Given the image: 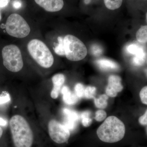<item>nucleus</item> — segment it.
I'll list each match as a JSON object with an SVG mask.
<instances>
[{
  "label": "nucleus",
  "mask_w": 147,
  "mask_h": 147,
  "mask_svg": "<svg viewBox=\"0 0 147 147\" xmlns=\"http://www.w3.org/2000/svg\"><path fill=\"white\" fill-rule=\"evenodd\" d=\"M85 88L84 85L80 83L76 84L74 87L75 94L79 98L84 97V90Z\"/></svg>",
  "instance_id": "nucleus-22"
},
{
  "label": "nucleus",
  "mask_w": 147,
  "mask_h": 147,
  "mask_svg": "<svg viewBox=\"0 0 147 147\" xmlns=\"http://www.w3.org/2000/svg\"><path fill=\"white\" fill-rule=\"evenodd\" d=\"M91 0H85L84 1V2L86 4H88L90 2Z\"/></svg>",
  "instance_id": "nucleus-32"
},
{
  "label": "nucleus",
  "mask_w": 147,
  "mask_h": 147,
  "mask_svg": "<svg viewBox=\"0 0 147 147\" xmlns=\"http://www.w3.org/2000/svg\"><path fill=\"white\" fill-rule=\"evenodd\" d=\"M37 4L49 12H56L63 7V0H34Z\"/></svg>",
  "instance_id": "nucleus-9"
},
{
  "label": "nucleus",
  "mask_w": 147,
  "mask_h": 147,
  "mask_svg": "<svg viewBox=\"0 0 147 147\" xmlns=\"http://www.w3.org/2000/svg\"><path fill=\"white\" fill-rule=\"evenodd\" d=\"M108 99V97L107 95H101L98 98H94L95 105L98 108L104 109L108 105L107 100Z\"/></svg>",
  "instance_id": "nucleus-16"
},
{
  "label": "nucleus",
  "mask_w": 147,
  "mask_h": 147,
  "mask_svg": "<svg viewBox=\"0 0 147 147\" xmlns=\"http://www.w3.org/2000/svg\"><path fill=\"white\" fill-rule=\"evenodd\" d=\"M96 88L94 87L88 86L85 88L84 97L88 99L94 98L96 93Z\"/></svg>",
  "instance_id": "nucleus-20"
},
{
  "label": "nucleus",
  "mask_w": 147,
  "mask_h": 147,
  "mask_svg": "<svg viewBox=\"0 0 147 147\" xmlns=\"http://www.w3.org/2000/svg\"><path fill=\"white\" fill-rule=\"evenodd\" d=\"M7 32L11 36L24 38L30 32V28L21 15L14 13L11 14L7 20L5 24Z\"/></svg>",
  "instance_id": "nucleus-6"
},
{
  "label": "nucleus",
  "mask_w": 147,
  "mask_h": 147,
  "mask_svg": "<svg viewBox=\"0 0 147 147\" xmlns=\"http://www.w3.org/2000/svg\"><path fill=\"white\" fill-rule=\"evenodd\" d=\"M63 113L65 115L63 124L69 131H72L76 128L79 120V115L75 111L64 108Z\"/></svg>",
  "instance_id": "nucleus-10"
},
{
  "label": "nucleus",
  "mask_w": 147,
  "mask_h": 147,
  "mask_svg": "<svg viewBox=\"0 0 147 147\" xmlns=\"http://www.w3.org/2000/svg\"><path fill=\"white\" fill-rule=\"evenodd\" d=\"M10 1V0H0V9L7 6Z\"/></svg>",
  "instance_id": "nucleus-29"
},
{
  "label": "nucleus",
  "mask_w": 147,
  "mask_h": 147,
  "mask_svg": "<svg viewBox=\"0 0 147 147\" xmlns=\"http://www.w3.org/2000/svg\"><path fill=\"white\" fill-rule=\"evenodd\" d=\"M28 50L33 59L42 67L49 68L53 65L54 61L53 54L41 40H32L28 43Z\"/></svg>",
  "instance_id": "nucleus-3"
},
{
  "label": "nucleus",
  "mask_w": 147,
  "mask_h": 147,
  "mask_svg": "<svg viewBox=\"0 0 147 147\" xmlns=\"http://www.w3.org/2000/svg\"><path fill=\"white\" fill-rule=\"evenodd\" d=\"M146 54L140 55V56H135L132 60V62L135 65H142L146 62Z\"/></svg>",
  "instance_id": "nucleus-21"
},
{
  "label": "nucleus",
  "mask_w": 147,
  "mask_h": 147,
  "mask_svg": "<svg viewBox=\"0 0 147 147\" xmlns=\"http://www.w3.org/2000/svg\"><path fill=\"white\" fill-rule=\"evenodd\" d=\"M127 50L129 53L135 55V56H139L146 53L142 46L136 44L129 45L127 47Z\"/></svg>",
  "instance_id": "nucleus-14"
},
{
  "label": "nucleus",
  "mask_w": 147,
  "mask_h": 147,
  "mask_svg": "<svg viewBox=\"0 0 147 147\" xmlns=\"http://www.w3.org/2000/svg\"><path fill=\"white\" fill-rule=\"evenodd\" d=\"M123 89L121 84V79L119 76L116 75H111L108 79V86L106 87V94L111 97H115L118 93Z\"/></svg>",
  "instance_id": "nucleus-8"
},
{
  "label": "nucleus",
  "mask_w": 147,
  "mask_h": 147,
  "mask_svg": "<svg viewBox=\"0 0 147 147\" xmlns=\"http://www.w3.org/2000/svg\"><path fill=\"white\" fill-rule=\"evenodd\" d=\"M59 44L57 45L54 50L56 54L60 56L65 55L64 46V38L63 37L59 36L58 38Z\"/></svg>",
  "instance_id": "nucleus-19"
},
{
  "label": "nucleus",
  "mask_w": 147,
  "mask_h": 147,
  "mask_svg": "<svg viewBox=\"0 0 147 147\" xmlns=\"http://www.w3.org/2000/svg\"><path fill=\"white\" fill-rule=\"evenodd\" d=\"M7 121L5 119L0 117V126H5L7 125Z\"/></svg>",
  "instance_id": "nucleus-30"
},
{
  "label": "nucleus",
  "mask_w": 147,
  "mask_h": 147,
  "mask_svg": "<svg viewBox=\"0 0 147 147\" xmlns=\"http://www.w3.org/2000/svg\"><path fill=\"white\" fill-rule=\"evenodd\" d=\"M11 100L10 95L7 92H3L0 95V105L9 102Z\"/></svg>",
  "instance_id": "nucleus-23"
},
{
  "label": "nucleus",
  "mask_w": 147,
  "mask_h": 147,
  "mask_svg": "<svg viewBox=\"0 0 147 147\" xmlns=\"http://www.w3.org/2000/svg\"><path fill=\"white\" fill-rule=\"evenodd\" d=\"M3 134V129L0 126V139H1V137L2 136Z\"/></svg>",
  "instance_id": "nucleus-31"
},
{
  "label": "nucleus",
  "mask_w": 147,
  "mask_h": 147,
  "mask_svg": "<svg viewBox=\"0 0 147 147\" xmlns=\"http://www.w3.org/2000/svg\"><path fill=\"white\" fill-rule=\"evenodd\" d=\"M9 126L15 147H31L34 135L28 123L24 117L16 115L11 118Z\"/></svg>",
  "instance_id": "nucleus-1"
},
{
  "label": "nucleus",
  "mask_w": 147,
  "mask_h": 147,
  "mask_svg": "<svg viewBox=\"0 0 147 147\" xmlns=\"http://www.w3.org/2000/svg\"><path fill=\"white\" fill-rule=\"evenodd\" d=\"M140 97L144 104H147V87L146 86L142 89L140 92Z\"/></svg>",
  "instance_id": "nucleus-25"
},
{
  "label": "nucleus",
  "mask_w": 147,
  "mask_h": 147,
  "mask_svg": "<svg viewBox=\"0 0 147 147\" xmlns=\"http://www.w3.org/2000/svg\"><path fill=\"white\" fill-rule=\"evenodd\" d=\"M136 38L139 42L146 43L147 41V26H143L138 30L136 33Z\"/></svg>",
  "instance_id": "nucleus-15"
},
{
  "label": "nucleus",
  "mask_w": 147,
  "mask_h": 147,
  "mask_svg": "<svg viewBox=\"0 0 147 147\" xmlns=\"http://www.w3.org/2000/svg\"><path fill=\"white\" fill-rule=\"evenodd\" d=\"M3 63L9 71L17 72L24 66L21 51L16 45H6L2 51Z\"/></svg>",
  "instance_id": "nucleus-5"
},
{
  "label": "nucleus",
  "mask_w": 147,
  "mask_h": 147,
  "mask_svg": "<svg viewBox=\"0 0 147 147\" xmlns=\"http://www.w3.org/2000/svg\"><path fill=\"white\" fill-rule=\"evenodd\" d=\"M54 86L51 92V97L54 99L57 98L59 95L61 87L65 81V77L63 74H59L54 75L52 78Z\"/></svg>",
  "instance_id": "nucleus-11"
},
{
  "label": "nucleus",
  "mask_w": 147,
  "mask_h": 147,
  "mask_svg": "<svg viewBox=\"0 0 147 147\" xmlns=\"http://www.w3.org/2000/svg\"><path fill=\"white\" fill-rule=\"evenodd\" d=\"M107 114L105 111L102 110H98L95 113L94 118L98 121H101L106 118Z\"/></svg>",
  "instance_id": "nucleus-24"
},
{
  "label": "nucleus",
  "mask_w": 147,
  "mask_h": 147,
  "mask_svg": "<svg viewBox=\"0 0 147 147\" xmlns=\"http://www.w3.org/2000/svg\"><path fill=\"white\" fill-rule=\"evenodd\" d=\"M90 116V112L89 111H85L81 114L80 117L82 119V124L84 126L87 127L91 124L92 120Z\"/></svg>",
  "instance_id": "nucleus-18"
},
{
  "label": "nucleus",
  "mask_w": 147,
  "mask_h": 147,
  "mask_svg": "<svg viewBox=\"0 0 147 147\" xmlns=\"http://www.w3.org/2000/svg\"><path fill=\"white\" fill-rule=\"evenodd\" d=\"M125 127L122 122L115 116H110L98 129L96 133L102 142L108 143L118 142L123 139Z\"/></svg>",
  "instance_id": "nucleus-2"
},
{
  "label": "nucleus",
  "mask_w": 147,
  "mask_h": 147,
  "mask_svg": "<svg viewBox=\"0 0 147 147\" xmlns=\"http://www.w3.org/2000/svg\"><path fill=\"white\" fill-rule=\"evenodd\" d=\"M105 6L110 10H115L121 5L123 0H104Z\"/></svg>",
  "instance_id": "nucleus-17"
},
{
  "label": "nucleus",
  "mask_w": 147,
  "mask_h": 147,
  "mask_svg": "<svg viewBox=\"0 0 147 147\" xmlns=\"http://www.w3.org/2000/svg\"><path fill=\"white\" fill-rule=\"evenodd\" d=\"M139 123L142 125H146L147 124V110H146V112L144 115L141 116L139 119Z\"/></svg>",
  "instance_id": "nucleus-27"
},
{
  "label": "nucleus",
  "mask_w": 147,
  "mask_h": 147,
  "mask_svg": "<svg viewBox=\"0 0 147 147\" xmlns=\"http://www.w3.org/2000/svg\"><path fill=\"white\" fill-rule=\"evenodd\" d=\"M13 8L16 9H19L22 6V3L20 0H14L12 3Z\"/></svg>",
  "instance_id": "nucleus-28"
},
{
  "label": "nucleus",
  "mask_w": 147,
  "mask_h": 147,
  "mask_svg": "<svg viewBox=\"0 0 147 147\" xmlns=\"http://www.w3.org/2000/svg\"><path fill=\"white\" fill-rule=\"evenodd\" d=\"M48 127L50 138L55 143L62 144L68 141L70 131L64 125L53 119L49 121Z\"/></svg>",
  "instance_id": "nucleus-7"
},
{
  "label": "nucleus",
  "mask_w": 147,
  "mask_h": 147,
  "mask_svg": "<svg viewBox=\"0 0 147 147\" xmlns=\"http://www.w3.org/2000/svg\"><path fill=\"white\" fill-rule=\"evenodd\" d=\"M63 95V100L66 104L69 105L76 104L78 100V98L75 93L71 91L67 86H64L61 90Z\"/></svg>",
  "instance_id": "nucleus-12"
},
{
  "label": "nucleus",
  "mask_w": 147,
  "mask_h": 147,
  "mask_svg": "<svg viewBox=\"0 0 147 147\" xmlns=\"http://www.w3.org/2000/svg\"><path fill=\"white\" fill-rule=\"evenodd\" d=\"M96 63L100 68L105 70L116 69L119 68L117 64L113 61L106 59H100L96 61Z\"/></svg>",
  "instance_id": "nucleus-13"
},
{
  "label": "nucleus",
  "mask_w": 147,
  "mask_h": 147,
  "mask_svg": "<svg viewBox=\"0 0 147 147\" xmlns=\"http://www.w3.org/2000/svg\"><path fill=\"white\" fill-rule=\"evenodd\" d=\"M1 11H0V21H1Z\"/></svg>",
  "instance_id": "nucleus-33"
},
{
  "label": "nucleus",
  "mask_w": 147,
  "mask_h": 147,
  "mask_svg": "<svg viewBox=\"0 0 147 147\" xmlns=\"http://www.w3.org/2000/svg\"><path fill=\"white\" fill-rule=\"evenodd\" d=\"M91 50L93 55L95 56H99L102 53V48L99 45H94L92 46Z\"/></svg>",
  "instance_id": "nucleus-26"
},
{
  "label": "nucleus",
  "mask_w": 147,
  "mask_h": 147,
  "mask_svg": "<svg viewBox=\"0 0 147 147\" xmlns=\"http://www.w3.org/2000/svg\"><path fill=\"white\" fill-rule=\"evenodd\" d=\"M65 56L67 59L78 61L83 59L87 55L86 45L78 38L72 35H67L64 38Z\"/></svg>",
  "instance_id": "nucleus-4"
}]
</instances>
